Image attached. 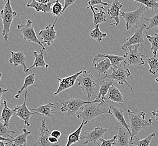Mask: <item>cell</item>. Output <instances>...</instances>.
<instances>
[{
    "label": "cell",
    "mask_w": 158,
    "mask_h": 146,
    "mask_svg": "<svg viewBox=\"0 0 158 146\" xmlns=\"http://www.w3.org/2000/svg\"><path fill=\"white\" fill-rule=\"evenodd\" d=\"M104 105H107V104L106 102L98 103L97 101H91L82 107L79 111L77 118L82 121L88 122L102 114H110L112 115L110 107H104Z\"/></svg>",
    "instance_id": "1"
},
{
    "label": "cell",
    "mask_w": 158,
    "mask_h": 146,
    "mask_svg": "<svg viewBox=\"0 0 158 146\" xmlns=\"http://www.w3.org/2000/svg\"><path fill=\"white\" fill-rule=\"evenodd\" d=\"M127 112L131 124V139L136 136L143 129L153 124L152 119H145L146 114L143 111L136 114L128 109Z\"/></svg>",
    "instance_id": "2"
},
{
    "label": "cell",
    "mask_w": 158,
    "mask_h": 146,
    "mask_svg": "<svg viewBox=\"0 0 158 146\" xmlns=\"http://www.w3.org/2000/svg\"><path fill=\"white\" fill-rule=\"evenodd\" d=\"M78 85L88 98V101H90L93 94L95 93L98 86L97 82L99 79H95L91 72H88L86 70H83L77 79Z\"/></svg>",
    "instance_id": "3"
},
{
    "label": "cell",
    "mask_w": 158,
    "mask_h": 146,
    "mask_svg": "<svg viewBox=\"0 0 158 146\" xmlns=\"http://www.w3.org/2000/svg\"><path fill=\"white\" fill-rule=\"evenodd\" d=\"M112 73H106L103 78H100V80L105 79L106 78L111 79L112 80H115L120 85L127 84L129 88L132 89V87L127 82V79L128 76L131 75L130 70L126 67H122V65H119L117 67H112Z\"/></svg>",
    "instance_id": "4"
},
{
    "label": "cell",
    "mask_w": 158,
    "mask_h": 146,
    "mask_svg": "<svg viewBox=\"0 0 158 146\" xmlns=\"http://www.w3.org/2000/svg\"><path fill=\"white\" fill-rule=\"evenodd\" d=\"M1 13L3 25V29L2 34L3 35L4 40L6 42H8L9 33L11 25L13 19L17 15L16 12L14 11L11 7L10 0H7L5 6L3 9L1 10Z\"/></svg>",
    "instance_id": "5"
},
{
    "label": "cell",
    "mask_w": 158,
    "mask_h": 146,
    "mask_svg": "<svg viewBox=\"0 0 158 146\" xmlns=\"http://www.w3.org/2000/svg\"><path fill=\"white\" fill-rule=\"evenodd\" d=\"M140 46V44L135 45L134 49L131 48V46L128 47V50L125 51L126 54L124 55L125 67L141 66L145 64V61L143 58L145 56L143 55V52H139L138 50Z\"/></svg>",
    "instance_id": "6"
},
{
    "label": "cell",
    "mask_w": 158,
    "mask_h": 146,
    "mask_svg": "<svg viewBox=\"0 0 158 146\" xmlns=\"http://www.w3.org/2000/svg\"><path fill=\"white\" fill-rule=\"evenodd\" d=\"M148 10L146 6L141 4L137 10L130 11L125 12L123 11L120 12V16L123 17L126 22V30H130L131 28L134 26L139 27L140 25V20L143 12Z\"/></svg>",
    "instance_id": "7"
},
{
    "label": "cell",
    "mask_w": 158,
    "mask_h": 146,
    "mask_svg": "<svg viewBox=\"0 0 158 146\" xmlns=\"http://www.w3.org/2000/svg\"><path fill=\"white\" fill-rule=\"evenodd\" d=\"M18 23V24L17 25L18 30L21 32L24 40L27 42L36 43L41 46L42 49L45 50V46L43 45L42 42H41L37 37L34 28L32 25V21L28 20L26 24H23L19 21Z\"/></svg>",
    "instance_id": "8"
},
{
    "label": "cell",
    "mask_w": 158,
    "mask_h": 146,
    "mask_svg": "<svg viewBox=\"0 0 158 146\" xmlns=\"http://www.w3.org/2000/svg\"><path fill=\"white\" fill-rule=\"evenodd\" d=\"M90 101H85L82 99L76 98H73L64 101L60 100V104L62 105L60 110L62 113L67 112L68 115H75L84 105L88 104Z\"/></svg>",
    "instance_id": "9"
},
{
    "label": "cell",
    "mask_w": 158,
    "mask_h": 146,
    "mask_svg": "<svg viewBox=\"0 0 158 146\" xmlns=\"http://www.w3.org/2000/svg\"><path fill=\"white\" fill-rule=\"evenodd\" d=\"M84 134L81 135L80 140H85L83 143L86 144L90 142L95 143L97 144L98 140H100L101 138H103L104 134L109 131L108 128H103L100 127H97L93 131H83Z\"/></svg>",
    "instance_id": "10"
},
{
    "label": "cell",
    "mask_w": 158,
    "mask_h": 146,
    "mask_svg": "<svg viewBox=\"0 0 158 146\" xmlns=\"http://www.w3.org/2000/svg\"><path fill=\"white\" fill-rule=\"evenodd\" d=\"M28 95L29 93L27 89H26L25 92L24 100L23 104L21 105H17L14 108L16 110V114L15 116L20 118L24 122V128L27 126L29 127L31 125L30 119L31 116L35 114V112L31 111V110L29 109L27 106V100Z\"/></svg>",
    "instance_id": "11"
},
{
    "label": "cell",
    "mask_w": 158,
    "mask_h": 146,
    "mask_svg": "<svg viewBox=\"0 0 158 146\" xmlns=\"http://www.w3.org/2000/svg\"><path fill=\"white\" fill-rule=\"evenodd\" d=\"M146 28V25L145 24H143L137 27L134 34L128 38L126 42L121 46V49L126 51L128 50V47L132 45L141 44L142 46H143V45L145 44V42L143 38L144 35L143 34V31Z\"/></svg>",
    "instance_id": "12"
},
{
    "label": "cell",
    "mask_w": 158,
    "mask_h": 146,
    "mask_svg": "<svg viewBox=\"0 0 158 146\" xmlns=\"http://www.w3.org/2000/svg\"><path fill=\"white\" fill-rule=\"evenodd\" d=\"M51 133V132L46 126V120H43L39 131V138L33 146H61L59 143L53 144L49 142V137Z\"/></svg>",
    "instance_id": "13"
},
{
    "label": "cell",
    "mask_w": 158,
    "mask_h": 146,
    "mask_svg": "<svg viewBox=\"0 0 158 146\" xmlns=\"http://www.w3.org/2000/svg\"><path fill=\"white\" fill-rule=\"evenodd\" d=\"M59 17H57L55 23L53 25L51 24L46 26L44 29L42 30L39 33L40 38L42 40L43 44L47 46H51L53 44V41L57 38L56 32L55 30V26Z\"/></svg>",
    "instance_id": "14"
},
{
    "label": "cell",
    "mask_w": 158,
    "mask_h": 146,
    "mask_svg": "<svg viewBox=\"0 0 158 146\" xmlns=\"http://www.w3.org/2000/svg\"><path fill=\"white\" fill-rule=\"evenodd\" d=\"M83 71H80L79 72L75 73L73 75L67 76L66 78H58L57 80L59 81L60 85L57 90L55 93H54V96H57L61 92L64 91V90H66L67 89L73 87L76 82V81H77V79L78 78L79 75Z\"/></svg>",
    "instance_id": "15"
},
{
    "label": "cell",
    "mask_w": 158,
    "mask_h": 146,
    "mask_svg": "<svg viewBox=\"0 0 158 146\" xmlns=\"http://www.w3.org/2000/svg\"><path fill=\"white\" fill-rule=\"evenodd\" d=\"M123 7V5L119 2L118 0H112V4L110 6V9L108 10L107 13L110 16V19L114 20L115 23L110 24V25H116L117 26L120 22V10Z\"/></svg>",
    "instance_id": "16"
},
{
    "label": "cell",
    "mask_w": 158,
    "mask_h": 146,
    "mask_svg": "<svg viewBox=\"0 0 158 146\" xmlns=\"http://www.w3.org/2000/svg\"><path fill=\"white\" fill-rule=\"evenodd\" d=\"M11 57L9 58L10 64H13L14 66L18 67V65H22L23 67V71L24 72H27V66L26 65V61H27V58L25 56L23 52H14L11 51Z\"/></svg>",
    "instance_id": "17"
},
{
    "label": "cell",
    "mask_w": 158,
    "mask_h": 146,
    "mask_svg": "<svg viewBox=\"0 0 158 146\" xmlns=\"http://www.w3.org/2000/svg\"><path fill=\"white\" fill-rule=\"evenodd\" d=\"M105 99L119 104H123L125 102V98L121 92L113 84L110 87L109 91L105 97Z\"/></svg>",
    "instance_id": "18"
},
{
    "label": "cell",
    "mask_w": 158,
    "mask_h": 146,
    "mask_svg": "<svg viewBox=\"0 0 158 146\" xmlns=\"http://www.w3.org/2000/svg\"><path fill=\"white\" fill-rule=\"evenodd\" d=\"M92 66L99 73V75L102 74H106L110 68L112 67L110 60L106 58H102L95 62H92Z\"/></svg>",
    "instance_id": "19"
},
{
    "label": "cell",
    "mask_w": 158,
    "mask_h": 146,
    "mask_svg": "<svg viewBox=\"0 0 158 146\" xmlns=\"http://www.w3.org/2000/svg\"><path fill=\"white\" fill-rule=\"evenodd\" d=\"M131 135L122 128H119L117 138L113 146H130Z\"/></svg>",
    "instance_id": "20"
},
{
    "label": "cell",
    "mask_w": 158,
    "mask_h": 146,
    "mask_svg": "<svg viewBox=\"0 0 158 146\" xmlns=\"http://www.w3.org/2000/svg\"><path fill=\"white\" fill-rule=\"evenodd\" d=\"M110 109L112 113V115L114 116L116 120L121 124L122 126H123L126 129L127 131L128 132H129L131 135V127L128 124L127 122L126 121L124 117V112L122 110L121 108L119 107H117L114 106V105H111L110 106Z\"/></svg>",
    "instance_id": "21"
},
{
    "label": "cell",
    "mask_w": 158,
    "mask_h": 146,
    "mask_svg": "<svg viewBox=\"0 0 158 146\" xmlns=\"http://www.w3.org/2000/svg\"><path fill=\"white\" fill-rule=\"evenodd\" d=\"M55 107L54 104L52 102H49L47 105H40L36 109H30L31 111L35 112V114L38 115L46 116L48 118H51L53 119V116L52 115L53 113H55V111L52 110V108Z\"/></svg>",
    "instance_id": "22"
},
{
    "label": "cell",
    "mask_w": 158,
    "mask_h": 146,
    "mask_svg": "<svg viewBox=\"0 0 158 146\" xmlns=\"http://www.w3.org/2000/svg\"><path fill=\"white\" fill-rule=\"evenodd\" d=\"M23 134H19L16 137L13 138L10 142H5V144H10L12 146H26L27 137L31 133V131H27L25 128L23 129Z\"/></svg>",
    "instance_id": "23"
},
{
    "label": "cell",
    "mask_w": 158,
    "mask_h": 146,
    "mask_svg": "<svg viewBox=\"0 0 158 146\" xmlns=\"http://www.w3.org/2000/svg\"><path fill=\"white\" fill-rule=\"evenodd\" d=\"M55 1L49 2L47 4L40 3L35 0H31V2L27 3V7L34 8L37 12H43L44 13L51 12L52 11V6Z\"/></svg>",
    "instance_id": "24"
},
{
    "label": "cell",
    "mask_w": 158,
    "mask_h": 146,
    "mask_svg": "<svg viewBox=\"0 0 158 146\" xmlns=\"http://www.w3.org/2000/svg\"><path fill=\"white\" fill-rule=\"evenodd\" d=\"M3 108L1 116V122H3L4 125L7 127L9 126L10 119L12 116L15 115L16 114V110L11 109L7 106V102L6 100L3 101Z\"/></svg>",
    "instance_id": "25"
},
{
    "label": "cell",
    "mask_w": 158,
    "mask_h": 146,
    "mask_svg": "<svg viewBox=\"0 0 158 146\" xmlns=\"http://www.w3.org/2000/svg\"><path fill=\"white\" fill-rule=\"evenodd\" d=\"M102 80H103L100 82L99 92L95 99V100L97 101L98 103H100L101 102H106L104 101L105 97L109 91L110 87L113 84V81H106L104 79Z\"/></svg>",
    "instance_id": "26"
},
{
    "label": "cell",
    "mask_w": 158,
    "mask_h": 146,
    "mask_svg": "<svg viewBox=\"0 0 158 146\" xmlns=\"http://www.w3.org/2000/svg\"><path fill=\"white\" fill-rule=\"evenodd\" d=\"M102 58H108L110 60L111 64H112L113 67H117L120 65V62L122 61L125 60L124 56H118L115 55H110V54H98L95 56L93 62H95L97 61L98 59Z\"/></svg>",
    "instance_id": "27"
},
{
    "label": "cell",
    "mask_w": 158,
    "mask_h": 146,
    "mask_svg": "<svg viewBox=\"0 0 158 146\" xmlns=\"http://www.w3.org/2000/svg\"><path fill=\"white\" fill-rule=\"evenodd\" d=\"M43 51L44 49H42L40 51V54H38L37 51L34 52V56L35 57V60L34 61V63L30 67L27 68V71H29V70L33 69L34 67H45L46 69H48L49 67L48 64H47L44 58V55H43Z\"/></svg>",
    "instance_id": "28"
},
{
    "label": "cell",
    "mask_w": 158,
    "mask_h": 146,
    "mask_svg": "<svg viewBox=\"0 0 158 146\" xmlns=\"http://www.w3.org/2000/svg\"><path fill=\"white\" fill-rule=\"evenodd\" d=\"M89 7L93 13V24L95 27L98 24H100L106 21V16L105 12V9L103 6H100L99 11L96 13L95 12L94 8L90 4H89Z\"/></svg>",
    "instance_id": "29"
},
{
    "label": "cell",
    "mask_w": 158,
    "mask_h": 146,
    "mask_svg": "<svg viewBox=\"0 0 158 146\" xmlns=\"http://www.w3.org/2000/svg\"><path fill=\"white\" fill-rule=\"evenodd\" d=\"M88 122H87L82 121L81 125H80L79 128L76 131L73 132V133L70 134L68 136L67 138V144L66 146H71L73 144L80 141V137L81 135V132L82 131V128L84 125H86Z\"/></svg>",
    "instance_id": "30"
},
{
    "label": "cell",
    "mask_w": 158,
    "mask_h": 146,
    "mask_svg": "<svg viewBox=\"0 0 158 146\" xmlns=\"http://www.w3.org/2000/svg\"><path fill=\"white\" fill-rule=\"evenodd\" d=\"M155 137V133L149 134L148 137L143 140H140L136 136H135L131 139L130 144L132 146H150L152 144V138Z\"/></svg>",
    "instance_id": "31"
},
{
    "label": "cell",
    "mask_w": 158,
    "mask_h": 146,
    "mask_svg": "<svg viewBox=\"0 0 158 146\" xmlns=\"http://www.w3.org/2000/svg\"><path fill=\"white\" fill-rule=\"evenodd\" d=\"M35 73H32L28 75L24 79V83L21 87V88L20 90H19L18 92V93L15 96V98L16 99H18L20 97V96L21 95V93L24 90H25L28 87L31 85H34L35 88L37 87V85L35 84Z\"/></svg>",
    "instance_id": "32"
},
{
    "label": "cell",
    "mask_w": 158,
    "mask_h": 146,
    "mask_svg": "<svg viewBox=\"0 0 158 146\" xmlns=\"http://www.w3.org/2000/svg\"><path fill=\"white\" fill-rule=\"evenodd\" d=\"M147 62L149 65V72L150 74L155 75L158 72V58L153 55L152 58H148L146 59Z\"/></svg>",
    "instance_id": "33"
},
{
    "label": "cell",
    "mask_w": 158,
    "mask_h": 146,
    "mask_svg": "<svg viewBox=\"0 0 158 146\" xmlns=\"http://www.w3.org/2000/svg\"><path fill=\"white\" fill-rule=\"evenodd\" d=\"M90 36L94 40H97V42L102 41L103 38L107 36L106 33L101 32L99 29V24H98L95 27V28L93 31L90 32Z\"/></svg>",
    "instance_id": "34"
},
{
    "label": "cell",
    "mask_w": 158,
    "mask_h": 146,
    "mask_svg": "<svg viewBox=\"0 0 158 146\" xmlns=\"http://www.w3.org/2000/svg\"><path fill=\"white\" fill-rule=\"evenodd\" d=\"M146 36L152 44L151 50L152 51V54L156 56L158 51V33L155 34L154 36H149L146 32Z\"/></svg>",
    "instance_id": "35"
},
{
    "label": "cell",
    "mask_w": 158,
    "mask_h": 146,
    "mask_svg": "<svg viewBox=\"0 0 158 146\" xmlns=\"http://www.w3.org/2000/svg\"><path fill=\"white\" fill-rule=\"evenodd\" d=\"M64 6L62 5V3L60 2V0H56L55 3L53 4L52 6V15L56 16L57 17H60L62 13L64 12Z\"/></svg>",
    "instance_id": "36"
},
{
    "label": "cell",
    "mask_w": 158,
    "mask_h": 146,
    "mask_svg": "<svg viewBox=\"0 0 158 146\" xmlns=\"http://www.w3.org/2000/svg\"><path fill=\"white\" fill-rule=\"evenodd\" d=\"M146 6L147 9H151L156 11L158 9V2L155 0H134Z\"/></svg>",
    "instance_id": "37"
},
{
    "label": "cell",
    "mask_w": 158,
    "mask_h": 146,
    "mask_svg": "<svg viewBox=\"0 0 158 146\" xmlns=\"http://www.w3.org/2000/svg\"><path fill=\"white\" fill-rule=\"evenodd\" d=\"M11 133L16 134V132L15 131L9 130L8 129V127L4 125L2 122H0V136L8 138H10L12 139L13 138L10 135Z\"/></svg>",
    "instance_id": "38"
},
{
    "label": "cell",
    "mask_w": 158,
    "mask_h": 146,
    "mask_svg": "<svg viewBox=\"0 0 158 146\" xmlns=\"http://www.w3.org/2000/svg\"><path fill=\"white\" fill-rule=\"evenodd\" d=\"M144 19L149 22L148 27L146 28V30H150L154 28L158 27V13H156L150 18H144Z\"/></svg>",
    "instance_id": "39"
},
{
    "label": "cell",
    "mask_w": 158,
    "mask_h": 146,
    "mask_svg": "<svg viewBox=\"0 0 158 146\" xmlns=\"http://www.w3.org/2000/svg\"><path fill=\"white\" fill-rule=\"evenodd\" d=\"M116 138H117V135H114L112 139L108 140H105L103 137L100 140V141L102 142V143L99 144L98 143L97 145L98 146H113L116 141Z\"/></svg>",
    "instance_id": "40"
},
{
    "label": "cell",
    "mask_w": 158,
    "mask_h": 146,
    "mask_svg": "<svg viewBox=\"0 0 158 146\" xmlns=\"http://www.w3.org/2000/svg\"><path fill=\"white\" fill-rule=\"evenodd\" d=\"M88 4H90L92 6L94 5H103L104 6H109V3L106 2H104L102 1V0H90L88 1Z\"/></svg>",
    "instance_id": "41"
},
{
    "label": "cell",
    "mask_w": 158,
    "mask_h": 146,
    "mask_svg": "<svg viewBox=\"0 0 158 146\" xmlns=\"http://www.w3.org/2000/svg\"><path fill=\"white\" fill-rule=\"evenodd\" d=\"M76 0H64V5L63 11H64L68 7L73 5L75 2Z\"/></svg>",
    "instance_id": "42"
},
{
    "label": "cell",
    "mask_w": 158,
    "mask_h": 146,
    "mask_svg": "<svg viewBox=\"0 0 158 146\" xmlns=\"http://www.w3.org/2000/svg\"><path fill=\"white\" fill-rule=\"evenodd\" d=\"M61 135H62V133H61L60 131H58V130L53 131H52L51 133V136L55 137V138H57V139H59V138H60Z\"/></svg>",
    "instance_id": "43"
},
{
    "label": "cell",
    "mask_w": 158,
    "mask_h": 146,
    "mask_svg": "<svg viewBox=\"0 0 158 146\" xmlns=\"http://www.w3.org/2000/svg\"><path fill=\"white\" fill-rule=\"evenodd\" d=\"M58 139H57V138H55V137H52L51 135L49 137V142L51 143H53V144L58 143Z\"/></svg>",
    "instance_id": "44"
},
{
    "label": "cell",
    "mask_w": 158,
    "mask_h": 146,
    "mask_svg": "<svg viewBox=\"0 0 158 146\" xmlns=\"http://www.w3.org/2000/svg\"><path fill=\"white\" fill-rule=\"evenodd\" d=\"M9 90V89H5L3 88H0V104H1V101L2 100V95L4 93H5L6 92L8 91Z\"/></svg>",
    "instance_id": "45"
},
{
    "label": "cell",
    "mask_w": 158,
    "mask_h": 146,
    "mask_svg": "<svg viewBox=\"0 0 158 146\" xmlns=\"http://www.w3.org/2000/svg\"><path fill=\"white\" fill-rule=\"evenodd\" d=\"M152 114L155 116L156 120L158 121V110H154L152 111Z\"/></svg>",
    "instance_id": "46"
},
{
    "label": "cell",
    "mask_w": 158,
    "mask_h": 146,
    "mask_svg": "<svg viewBox=\"0 0 158 146\" xmlns=\"http://www.w3.org/2000/svg\"><path fill=\"white\" fill-rule=\"evenodd\" d=\"M35 1L40 3H44V4H47L50 2L49 0H35Z\"/></svg>",
    "instance_id": "47"
},
{
    "label": "cell",
    "mask_w": 158,
    "mask_h": 146,
    "mask_svg": "<svg viewBox=\"0 0 158 146\" xmlns=\"http://www.w3.org/2000/svg\"><path fill=\"white\" fill-rule=\"evenodd\" d=\"M4 144H5V143H3L2 141H1V142H0V146H3Z\"/></svg>",
    "instance_id": "48"
},
{
    "label": "cell",
    "mask_w": 158,
    "mask_h": 146,
    "mask_svg": "<svg viewBox=\"0 0 158 146\" xmlns=\"http://www.w3.org/2000/svg\"><path fill=\"white\" fill-rule=\"evenodd\" d=\"M155 81H156V82L158 83V78H156V79H155Z\"/></svg>",
    "instance_id": "49"
},
{
    "label": "cell",
    "mask_w": 158,
    "mask_h": 146,
    "mask_svg": "<svg viewBox=\"0 0 158 146\" xmlns=\"http://www.w3.org/2000/svg\"><path fill=\"white\" fill-rule=\"evenodd\" d=\"M3 1H4L5 3H6V2H7V0H3Z\"/></svg>",
    "instance_id": "50"
},
{
    "label": "cell",
    "mask_w": 158,
    "mask_h": 146,
    "mask_svg": "<svg viewBox=\"0 0 158 146\" xmlns=\"http://www.w3.org/2000/svg\"><path fill=\"white\" fill-rule=\"evenodd\" d=\"M156 32H157V33H158V29H157V31H156Z\"/></svg>",
    "instance_id": "51"
},
{
    "label": "cell",
    "mask_w": 158,
    "mask_h": 146,
    "mask_svg": "<svg viewBox=\"0 0 158 146\" xmlns=\"http://www.w3.org/2000/svg\"><path fill=\"white\" fill-rule=\"evenodd\" d=\"M155 1H157V2H158V0H155Z\"/></svg>",
    "instance_id": "52"
},
{
    "label": "cell",
    "mask_w": 158,
    "mask_h": 146,
    "mask_svg": "<svg viewBox=\"0 0 158 146\" xmlns=\"http://www.w3.org/2000/svg\"><path fill=\"white\" fill-rule=\"evenodd\" d=\"M5 144H4V145H3V146H5Z\"/></svg>",
    "instance_id": "53"
}]
</instances>
